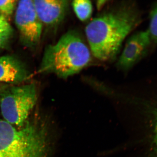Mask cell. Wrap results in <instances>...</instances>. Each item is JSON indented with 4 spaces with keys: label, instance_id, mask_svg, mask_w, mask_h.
Returning a JSON list of instances; mask_svg holds the SVG:
<instances>
[{
    "label": "cell",
    "instance_id": "obj_1",
    "mask_svg": "<svg viewBox=\"0 0 157 157\" xmlns=\"http://www.w3.org/2000/svg\"><path fill=\"white\" fill-rule=\"evenodd\" d=\"M141 21V12L133 2L121 4L99 14L85 28L93 55L102 61L114 59L125 39Z\"/></svg>",
    "mask_w": 157,
    "mask_h": 157
},
{
    "label": "cell",
    "instance_id": "obj_2",
    "mask_svg": "<svg viewBox=\"0 0 157 157\" xmlns=\"http://www.w3.org/2000/svg\"><path fill=\"white\" fill-rule=\"evenodd\" d=\"M91 60L90 51L81 35L70 30L46 47L38 73H53L67 78L79 73Z\"/></svg>",
    "mask_w": 157,
    "mask_h": 157
},
{
    "label": "cell",
    "instance_id": "obj_3",
    "mask_svg": "<svg viewBox=\"0 0 157 157\" xmlns=\"http://www.w3.org/2000/svg\"><path fill=\"white\" fill-rule=\"evenodd\" d=\"M49 144L42 124L28 121L17 128L0 120V157H48Z\"/></svg>",
    "mask_w": 157,
    "mask_h": 157
},
{
    "label": "cell",
    "instance_id": "obj_4",
    "mask_svg": "<svg viewBox=\"0 0 157 157\" xmlns=\"http://www.w3.org/2000/svg\"><path fill=\"white\" fill-rule=\"evenodd\" d=\"M37 101L34 83L3 89L0 91V109L4 120L17 128L22 127L28 121Z\"/></svg>",
    "mask_w": 157,
    "mask_h": 157
},
{
    "label": "cell",
    "instance_id": "obj_5",
    "mask_svg": "<svg viewBox=\"0 0 157 157\" xmlns=\"http://www.w3.org/2000/svg\"><path fill=\"white\" fill-rule=\"evenodd\" d=\"M14 21L22 44L31 48L38 45L42 36L43 25L37 15L33 0L18 1Z\"/></svg>",
    "mask_w": 157,
    "mask_h": 157
},
{
    "label": "cell",
    "instance_id": "obj_6",
    "mask_svg": "<svg viewBox=\"0 0 157 157\" xmlns=\"http://www.w3.org/2000/svg\"><path fill=\"white\" fill-rule=\"evenodd\" d=\"M152 44L147 30L133 34L127 40L117 67L119 70L128 71L147 55Z\"/></svg>",
    "mask_w": 157,
    "mask_h": 157
},
{
    "label": "cell",
    "instance_id": "obj_7",
    "mask_svg": "<svg viewBox=\"0 0 157 157\" xmlns=\"http://www.w3.org/2000/svg\"><path fill=\"white\" fill-rule=\"evenodd\" d=\"M36 12L43 25L55 28L64 20L70 9V2L60 0H34Z\"/></svg>",
    "mask_w": 157,
    "mask_h": 157
},
{
    "label": "cell",
    "instance_id": "obj_8",
    "mask_svg": "<svg viewBox=\"0 0 157 157\" xmlns=\"http://www.w3.org/2000/svg\"><path fill=\"white\" fill-rule=\"evenodd\" d=\"M30 76L24 64L12 56L0 57V82L20 83Z\"/></svg>",
    "mask_w": 157,
    "mask_h": 157
},
{
    "label": "cell",
    "instance_id": "obj_9",
    "mask_svg": "<svg viewBox=\"0 0 157 157\" xmlns=\"http://www.w3.org/2000/svg\"><path fill=\"white\" fill-rule=\"evenodd\" d=\"M71 6L76 17L82 21H87L92 14V4L89 1L76 0L72 2Z\"/></svg>",
    "mask_w": 157,
    "mask_h": 157
},
{
    "label": "cell",
    "instance_id": "obj_10",
    "mask_svg": "<svg viewBox=\"0 0 157 157\" xmlns=\"http://www.w3.org/2000/svg\"><path fill=\"white\" fill-rule=\"evenodd\" d=\"M13 34V30L8 21L2 16L0 17V48L9 45Z\"/></svg>",
    "mask_w": 157,
    "mask_h": 157
},
{
    "label": "cell",
    "instance_id": "obj_11",
    "mask_svg": "<svg viewBox=\"0 0 157 157\" xmlns=\"http://www.w3.org/2000/svg\"><path fill=\"white\" fill-rule=\"evenodd\" d=\"M152 44H157V3L154 4L149 14L148 29Z\"/></svg>",
    "mask_w": 157,
    "mask_h": 157
},
{
    "label": "cell",
    "instance_id": "obj_12",
    "mask_svg": "<svg viewBox=\"0 0 157 157\" xmlns=\"http://www.w3.org/2000/svg\"><path fill=\"white\" fill-rule=\"evenodd\" d=\"M17 1L14 0L0 1V15L7 20L14 13Z\"/></svg>",
    "mask_w": 157,
    "mask_h": 157
},
{
    "label": "cell",
    "instance_id": "obj_13",
    "mask_svg": "<svg viewBox=\"0 0 157 157\" xmlns=\"http://www.w3.org/2000/svg\"><path fill=\"white\" fill-rule=\"evenodd\" d=\"M155 125L154 128V143L155 144V147L156 151L157 153V111L156 112L155 114Z\"/></svg>",
    "mask_w": 157,
    "mask_h": 157
},
{
    "label": "cell",
    "instance_id": "obj_14",
    "mask_svg": "<svg viewBox=\"0 0 157 157\" xmlns=\"http://www.w3.org/2000/svg\"><path fill=\"white\" fill-rule=\"evenodd\" d=\"M106 2L107 1H98V3H97V7H98V9H101V8H102L105 5V2Z\"/></svg>",
    "mask_w": 157,
    "mask_h": 157
}]
</instances>
